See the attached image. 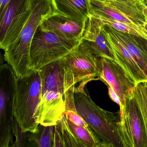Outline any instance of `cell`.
<instances>
[{
    "instance_id": "4316f807",
    "label": "cell",
    "mask_w": 147,
    "mask_h": 147,
    "mask_svg": "<svg viewBox=\"0 0 147 147\" xmlns=\"http://www.w3.org/2000/svg\"><path fill=\"white\" fill-rule=\"evenodd\" d=\"M127 1L130 2L135 4V5H138V6H143V5H144L141 3L140 0H127Z\"/></svg>"
},
{
    "instance_id": "d6a6232c",
    "label": "cell",
    "mask_w": 147,
    "mask_h": 147,
    "mask_svg": "<svg viewBox=\"0 0 147 147\" xmlns=\"http://www.w3.org/2000/svg\"><path fill=\"white\" fill-rule=\"evenodd\" d=\"M107 145V146H108V147H113L112 146H109V145Z\"/></svg>"
},
{
    "instance_id": "ffe728a7",
    "label": "cell",
    "mask_w": 147,
    "mask_h": 147,
    "mask_svg": "<svg viewBox=\"0 0 147 147\" xmlns=\"http://www.w3.org/2000/svg\"><path fill=\"white\" fill-rule=\"evenodd\" d=\"M66 120L68 127L72 134L85 147H93L101 142L90 128L86 129L79 127L66 118Z\"/></svg>"
},
{
    "instance_id": "f546056e",
    "label": "cell",
    "mask_w": 147,
    "mask_h": 147,
    "mask_svg": "<svg viewBox=\"0 0 147 147\" xmlns=\"http://www.w3.org/2000/svg\"><path fill=\"white\" fill-rule=\"evenodd\" d=\"M93 147H108V146L106 144L104 143L103 142H100L98 145H96V146Z\"/></svg>"
},
{
    "instance_id": "484cf974",
    "label": "cell",
    "mask_w": 147,
    "mask_h": 147,
    "mask_svg": "<svg viewBox=\"0 0 147 147\" xmlns=\"http://www.w3.org/2000/svg\"><path fill=\"white\" fill-rule=\"evenodd\" d=\"M11 0H0V19L7 5Z\"/></svg>"
},
{
    "instance_id": "44dd1931",
    "label": "cell",
    "mask_w": 147,
    "mask_h": 147,
    "mask_svg": "<svg viewBox=\"0 0 147 147\" xmlns=\"http://www.w3.org/2000/svg\"><path fill=\"white\" fill-rule=\"evenodd\" d=\"M132 94L140 109L147 134V82H141L136 85Z\"/></svg>"
},
{
    "instance_id": "e575fe53",
    "label": "cell",
    "mask_w": 147,
    "mask_h": 147,
    "mask_svg": "<svg viewBox=\"0 0 147 147\" xmlns=\"http://www.w3.org/2000/svg\"></svg>"
},
{
    "instance_id": "4fadbf2b",
    "label": "cell",
    "mask_w": 147,
    "mask_h": 147,
    "mask_svg": "<svg viewBox=\"0 0 147 147\" xmlns=\"http://www.w3.org/2000/svg\"><path fill=\"white\" fill-rule=\"evenodd\" d=\"M41 94L47 91L64 92V71L59 60L45 65L38 71Z\"/></svg>"
},
{
    "instance_id": "9c48e42d",
    "label": "cell",
    "mask_w": 147,
    "mask_h": 147,
    "mask_svg": "<svg viewBox=\"0 0 147 147\" xmlns=\"http://www.w3.org/2000/svg\"><path fill=\"white\" fill-rule=\"evenodd\" d=\"M86 22L57 13L44 20L39 27L43 31L53 33L63 38L80 41Z\"/></svg>"
},
{
    "instance_id": "2e32d148",
    "label": "cell",
    "mask_w": 147,
    "mask_h": 147,
    "mask_svg": "<svg viewBox=\"0 0 147 147\" xmlns=\"http://www.w3.org/2000/svg\"><path fill=\"white\" fill-rule=\"evenodd\" d=\"M91 15L115 30L143 38L147 40V31L144 26L115 20L100 12L92 9Z\"/></svg>"
},
{
    "instance_id": "d6986e66",
    "label": "cell",
    "mask_w": 147,
    "mask_h": 147,
    "mask_svg": "<svg viewBox=\"0 0 147 147\" xmlns=\"http://www.w3.org/2000/svg\"><path fill=\"white\" fill-rule=\"evenodd\" d=\"M25 0H11L0 19V49L7 34Z\"/></svg>"
},
{
    "instance_id": "7a4b0ae2",
    "label": "cell",
    "mask_w": 147,
    "mask_h": 147,
    "mask_svg": "<svg viewBox=\"0 0 147 147\" xmlns=\"http://www.w3.org/2000/svg\"><path fill=\"white\" fill-rule=\"evenodd\" d=\"M41 95L39 71L33 70L27 76L16 78L14 115L22 132H38L35 114Z\"/></svg>"
},
{
    "instance_id": "603a6c76",
    "label": "cell",
    "mask_w": 147,
    "mask_h": 147,
    "mask_svg": "<svg viewBox=\"0 0 147 147\" xmlns=\"http://www.w3.org/2000/svg\"><path fill=\"white\" fill-rule=\"evenodd\" d=\"M65 115L67 119L72 122L77 126L82 127L86 129H90L89 125L77 113V111H65Z\"/></svg>"
},
{
    "instance_id": "5bb4252c",
    "label": "cell",
    "mask_w": 147,
    "mask_h": 147,
    "mask_svg": "<svg viewBox=\"0 0 147 147\" xmlns=\"http://www.w3.org/2000/svg\"><path fill=\"white\" fill-rule=\"evenodd\" d=\"M58 13L74 20L86 22L91 15L90 0H52Z\"/></svg>"
},
{
    "instance_id": "1f68e13d",
    "label": "cell",
    "mask_w": 147,
    "mask_h": 147,
    "mask_svg": "<svg viewBox=\"0 0 147 147\" xmlns=\"http://www.w3.org/2000/svg\"><path fill=\"white\" fill-rule=\"evenodd\" d=\"M146 20V23H145V26H144V27L146 28V30L147 31V20Z\"/></svg>"
},
{
    "instance_id": "e0dca14e",
    "label": "cell",
    "mask_w": 147,
    "mask_h": 147,
    "mask_svg": "<svg viewBox=\"0 0 147 147\" xmlns=\"http://www.w3.org/2000/svg\"><path fill=\"white\" fill-rule=\"evenodd\" d=\"M109 3L130 19L135 25L144 26L146 20L143 6H138L127 0H102Z\"/></svg>"
},
{
    "instance_id": "5b68a950",
    "label": "cell",
    "mask_w": 147,
    "mask_h": 147,
    "mask_svg": "<svg viewBox=\"0 0 147 147\" xmlns=\"http://www.w3.org/2000/svg\"><path fill=\"white\" fill-rule=\"evenodd\" d=\"M16 78L9 64L3 63L0 65V147H11L14 142Z\"/></svg>"
},
{
    "instance_id": "83f0119b",
    "label": "cell",
    "mask_w": 147,
    "mask_h": 147,
    "mask_svg": "<svg viewBox=\"0 0 147 147\" xmlns=\"http://www.w3.org/2000/svg\"><path fill=\"white\" fill-rule=\"evenodd\" d=\"M143 12L145 19L146 20H147V4L143 6Z\"/></svg>"
},
{
    "instance_id": "ac0fdd59",
    "label": "cell",
    "mask_w": 147,
    "mask_h": 147,
    "mask_svg": "<svg viewBox=\"0 0 147 147\" xmlns=\"http://www.w3.org/2000/svg\"><path fill=\"white\" fill-rule=\"evenodd\" d=\"M55 126L45 127L40 125L36 134L28 132V139L26 147H54Z\"/></svg>"
},
{
    "instance_id": "836d02e7",
    "label": "cell",
    "mask_w": 147,
    "mask_h": 147,
    "mask_svg": "<svg viewBox=\"0 0 147 147\" xmlns=\"http://www.w3.org/2000/svg\"></svg>"
},
{
    "instance_id": "f1b7e54d",
    "label": "cell",
    "mask_w": 147,
    "mask_h": 147,
    "mask_svg": "<svg viewBox=\"0 0 147 147\" xmlns=\"http://www.w3.org/2000/svg\"><path fill=\"white\" fill-rule=\"evenodd\" d=\"M4 57L3 55L0 52V65L4 63Z\"/></svg>"
},
{
    "instance_id": "7402d4cb",
    "label": "cell",
    "mask_w": 147,
    "mask_h": 147,
    "mask_svg": "<svg viewBox=\"0 0 147 147\" xmlns=\"http://www.w3.org/2000/svg\"><path fill=\"white\" fill-rule=\"evenodd\" d=\"M58 123L65 147H85L74 137L69 129L65 114Z\"/></svg>"
},
{
    "instance_id": "9a60e30c",
    "label": "cell",
    "mask_w": 147,
    "mask_h": 147,
    "mask_svg": "<svg viewBox=\"0 0 147 147\" xmlns=\"http://www.w3.org/2000/svg\"><path fill=\"white\" fill-rule=\"evenodd\" d=\"M31 1L25 0L23 2L2 45L1 50L5 51L20 36L30 13Z\"/></svg>"
},
{
    "instance_id": "277c9868",
    "label": "cell",
    "mask_w": 147,
    "mask_h": 147,
    "mask_svg": "<svg viewBox=\"0 0 147 147\" xmlns=\"http://www.w3.org/2000/svg\"><path fill=\"white\" fill-rule=\"evenodd\" d=\"M80 42L63 38L53 33L43 31L38 27L30 47L31 70L38 71L45 65L60 60Z\"/></svg>"
},
{
    "instance_id": "d4e9b609",
    "label": "cell",
    "mask_w": 147,
    "mask_h": 147,
    "mask_svg": "<svg viewBox=\"0 0 147 147\" xmlns=\"http://www.w3.org/2000/svg\"><path fill=\"white\" fill-rule=\"evenodd\" d=\"M109 93L111 98L114 102L117 104L119 105L120 107H121V101H120L118 96L117 95L116 93L109 86Z\"/></svg>"
},
{
    "instance_id": "cb8c5ba5",
    "label": "cell",
    "mask_w": 147,
    "mask_h": 147,
    "mask_svg": "<svg viewBox=\"0 0 147 147\" xmlns=\"http://www.w3.org/2000/svg\"><path fill=\"white\" fill-rule=\"evenodd\" d=\"M54 147H65L59 123L55 126Z\"/></svg>"
},
{
    "instance_id": "8fae6325",
    "label": "cell",
    "mask_w": 147,
    "mask_h": 147,
    "mask_svg": "<svg viewBox=\"0 0 147 147\" xmlns=\"http://www.w3.org/2000/svg\"><path fill=\"white\" fill-rule=\"evenodd\" d=\"M103 25L101 20L91 15L86 22L81 40L100 57L107 58L116 61L113 52L102 32Z\"/></svg>"
},
{
    "instance_id": "7c38bea8",
    "label": "cell",
    "mask_w": 147,
    "mask_h": 147,
    "mask_svg": "<svg viewBox=\"0 0 147 147\" xmlns=\"http://www.w3.org/2000/svg\"><path fill=\"white\" fill-rule=\"evenodd\" d=\"M105 26L109 31L124 46L147 77L146 40L117 31L108 25Z\"/></svg>"
},
{
    "instance_id": "52a82bcc",
    "label": "cell",
    "mask_w": 147,
    "mask_h": 147,
    "mask_svg": "<svg viewBox=\"0 0 147 147\" xmlns=\"http://www.w3.org/2000/svg\"><path fill=\"white\" fill-rule=\"evenodd\" d=\"M99 78L116 93L121 106L125 105L136 85L118 63L107 58H101Z\"/></svg>"
},
{
    "instance_id": "8992f818",
    "label": "cell",
    "mask_w": 147,
    "mask_h": 147,
    "mask_svg": "<svg viewBox=\"0 0 147 147\" xmlns=\"http://www.w3.org/2000/svg\"><path fill=\"white\" fill-rule=\"evenodd\" d=\"M120 125L134 147H147V134L138 105L131 93L125 105L120 107Z\"/></svg>"
},
{
    "instance_id": "4dcf8cb0",
    "label": "cell",
    "mask_w": 147,
    "mask_h": 147,
    "mask_svg": "<svg viewBox=\"0 0 147 147\" xmlns=\"http://www.w3.org/2000/svg\"><path fill=\"white\" fill-rule=\"evenodd\" d=\"M140 1L143 5H146L147 4V0H140Z\"/></svg>"
},
{
    "instance_id": "3957f363",
    "label": "cell",
    "mask_w": 147,
    "mask_h": 147,
    "mask_svg": "<svg viewBox=\"0 0 147 147\" xmlns=\"http://www.w3.org/2000/svg\"><path fill=\"white\" fill-rule=\"evenodd\" d=\"M101 58L80 40L76 47L59 60L64 71V92L75 87L77 83L87 84L96 77L99 78Z\"/></svg>"
},
{
    "instance_id": "6da1fadb",
    "label": "cell",
    "mask_w": 147,
    "mask_h": 147,
    "mask_svg": "<svg viewBox=\"0 0 147 147\" xmlns=\"http://www.w3.org/2000/svg\"><path fill=\"white\" fill-rule=\"evenodd\" d=\"M85 86L80 84L74 88V103L78 114L101 142L113 147H134L120 125L119 115L96 105L85 91Z\"/></svg>"
},
{
    "instance_id": "30bf717a",
    "label": "cell",
    "mask_w": 147,
    "mask_h": 147,
    "mask_svg": "<svg viewBox=\"0 0 147 147\" xmlns=\"http://www.w3.org/2000/svg\"><path fill=\"white\" fill-rule=\"evenodd\" d=\"M102 31L113 52L117 63L123 68L136 84L147 81V76L134 59L104 24Z\"/></svg>"
},
{
    "instance_id": "ba28073f",
    "label": "cell",
    "mask_w": 147,
    "mask_h": 147,
    "mask_svg": "<svg viewBox=\"0 0 147 147\" xmlns=\"http://www.w3.org/2000/svg\"><path fill=\"white\" fill-rule=\"evenodd\" d=\"M65 111L63 94L47 91L41 94L35 114L36 123L45 127L56 126L64 115Z\"/></svg>"
}]
</instances>
